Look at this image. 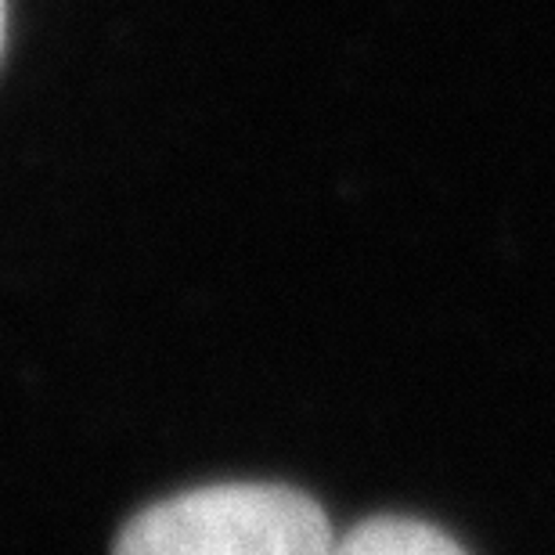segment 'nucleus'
I'll return each mask as SVG.
<instances>
[{
  "mask_svg": "<svg viewBox=\"0 0 555 555\" xmlns=\"http://www.w3.org/2000/svg\"><path fill=\"white\" fill-rule=\"evenodd\" d=\"M325 513L278 483H217L144 508L113 555H328Z\"/></svg>",
  "mask_w": 555,
  "mask_h": 555,
  "instance_id": "1",
  "label": "nucleus"
},
{
  "mask_svg": "<svg viewBox=\"0 0 555 555\" xmlns=\"http://www.w3.org/2000/svg\"><path fill=\"white\" fill-rule=\"evenodd\" d=\"M328 555H465V548L454 545L443 530L418 519L379 516L336 538Z\"/></svg>",
  "mask_w": 555,
  "mask_h": 555,
  "instance_id": "2",
  "label": "nucleus"
},
{
  "mask_svg": "<svg viewBox=\"0 0 555 555\" xmlns=\"http://www.w3.org/2000/svg\"><path fill=\"white\" fill-rule=\"evenodd\" d=\"M0 43H4V0H0Z\"/></svg>",
  "mask_w": 555,
  "mask_h": 555,
  "instance_id": "3",
  "label": "nucleus"
}]
</instances>
